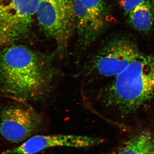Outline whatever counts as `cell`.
Wrapping results in <instances>:
<instances>
[{
    "instance_id": "obj_6",
    "label": "cell",
    "mask_w": 154,
    "mask_h": 154,
    "mask_svg": "<svg viewBox=\"0 0 154 154\" xmlns=\"http://www.w3.org/2000/svg\"><path fill=\"white\" fill-rule=\"evenodd\" d=\"M75 30L78 42L86 48L99 38L107 22L105 0H74Z\"/></svg>"
},
{
    "instance_id": "obj_7",
    "label": "cell",
    "mask_w": 154,
    "mask_h": 154,
    "mask_svg": "<svg viewBox=\"0 0 154 154\" xmlns=\"http://www.w3.org/2000/svg\"><path fill=\"white\" fill-rule=\"evenodd\" d=\"M41 114L27 106L7 108L1 114L0 132L6 140L14 143L25 140L43 125Z\"/></svg>"
},
{
    "instance_id": "obj_4",
    "label": "cell",
    "mask_w": 154,
    "mask_h": 154,
    "mask_svg": "<svg viewBox=\"0 0 154 154\" xmlns=\"http://www.w3.org/2000/svg\"><path fill=\"white\" fill-rule=\"evenodd\" d=\"M74 0H40L36 13L45 35L55 41L57 57H63L75 30Z\"/></svg>"
},
{
    "instance_id": "obj_8",
    "label": "cell",
    "mask_w": 154,
    "mask_h": 154,
    "mask_svg": "<svg viewBox=\"0 0 154 154\" xmlns=\"http://www.w3.org/2000/svg\"><path fill=\"white\" fill-rule=\"evenodd\" d=\"M103 139L76 135H37L30 138L21 145L7 150L3 154H34L50 148L69 147L86 148L98 145Z\"/></svg>"
},
{
    "instance_id": "obj_2",
    "label": "cell",
    "mask_w": 154,
    "mask_h": 154,
    "mask_svg": "<svg viewBox=\"0 0 154 154\" xmlns=\"http://www.w3.org/2000/svg\"><path fill=\"white\" fill-rule=\"evenodd\" d=\"M154 98V55L141 54L111 83L98 90L95 99L123 118Z\"/></svg>"
},
{
    "instance_id": "obj_3",
    "label": "cell",
    "mask_w": 154,
    "mask_h": 154,
    "mask_svg": "<svg viewBox=\"0 0 154 154\" xmlns=\"http://www.w3.org/2000/svg\"><path fill=\"white\" fill-rule=\"evenodd\" d=\"M141 54L132 39L115 36L107 40L88 58L81 73L89 78L115 77Z\"/></svg>"
},
{
    "instance_id": "obj_1",
    "label": "cell",
    "mask_w": 154,
    "mask_h": 154,
    "mask_svg": "<svg viewBox=\"0 0 154 154\" xmlns=\"http://www.w3.org/2000/svg\"><path fill=\"white\" fill-rule=\"evenodd\" d=\"M56 51L47 54L23 45L7 48L0 54V82L9 93L39 100L51 93L58 76Z\"/></svg>"
},
{
    "instance_id": "obj_5",
    "label": "cell",
    "mask_w": 154,
    "mask_h": 154,
    "mask_svg": "<svg viewBox=\"0 0 154 154\" xmlns=\"http://www.w3.org/2000/svg\"><path fill=\"white\" fill-rule=\"evenodd\" d=\"M40 0H0V45L29 35Z\"/></svg>"
},
{
    "instance_id": "obj_9",
    "label": "cell",
    "mask_w": 154,
    "mask_h": 154,
    "mask_svg": "<svg viewBox=\"0 0 154 154\" xmlns=\"http://www.w3.org/2000/svg\"><path fill=\"white\" fill-rule=\"evenodd\" d=\"M126 130L125 137L109 154H154V121Z\"/></svg>"
},
{
    "instance_id": "obj_10",
    "label": "cell",
    "mask_w": 154,
    "mask_h": 154,
    "mask_svg": "<svg viewBox=\"0 0 154 154\" xmlns=\"http://www.w3.org/2000/svg\"><path fill=\"white\" fill-rule=\"evenodd\" d=\"M128 15V23L132 28L140 33H148L153 25L154 3L151 0H145Z\"/></svg>"
},
{
    "instance_id": "obj_11",
    "label": "cell",
    "mask_w": 154,
    "mask_h": 154,
    "mask_svg": "<svg viewBox=\"0 0 154 154\" xmlns=\"http://www.w3.org/2000/svg\"><path fill=\"white\" fill-rule=\"evenodd\" d=\"M145 0H117L119 7L125 15H128L132 10Z\"/></svg>"
}]
</instances>
